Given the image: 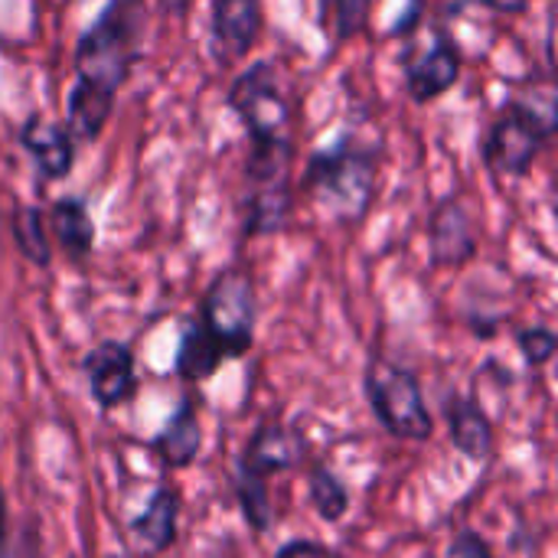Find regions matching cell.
<instances>
[{
  "instance_id": "6da1fadb",
  "label": "cell",
  "mask_w": 558,
  "mask_h": 558,
  "mask_svg": "<svg viewBox=\"0 0 558 558\" xmlns=\"http://www.w3.org/2000/svg\"><path fill=\"white\" fill-rule=\"evenodd\" d=\"M379 180V150L343 137L333 147H320L307 157L298 190L324 206L337 222H360L373 199Z\"/></svg>"
},
{
  "instance_id": "7a4b0ae2",
  "label": "cell",
  "mask_w": 558,
  "mask_h": 558,
  "mask_svg": "<svg viewBox=\"0 0 558 558\" xmlns=\"http://www.w3.org/2000/svg\"><path fill=\"white\" fill-rule=\"evenodd\" d=\"M294 141H248L245 190H242V235L265 239L278 235L294 213Z\"/></svg>"
},
{
  "instance_id": "3957f363",
  "label": "cell",
  "mask_w": 558,
  "mask_h": 558,
  "mask_svg": "<svg viewBox=\"0 0 558 558\" xmlns=\"http://www.w3.org/2000/svg\"><path fill=\"white\" fill-rule=\"evenodd\" d=\"M141 23L144 3L141 0H108V7L95 16V23L75 43V72L78 82L105 88L118 95L128 82L137 49H141Z\"/></svg>"
},
{
  "instance_id": "277c9868",
  "label": "cell",
  "mask_w": 558,
  "mask_h": 558,
  "mask_svg": "<svg viewBox=\"0 0 558 558\" xmlns=\"http://www.w3.org/2000/svg\"><path fill=\"white\" fill-rule=\"evenodd\" d=\"M556 131V98L549 95L543 105L536 98H513L507 108L490 121L481 157L484 167L497 180H520L533 170L536 157L543 154L546 141Z\"/></svg>"
},
{
  "instance_id": "5b68a950",
  "label": "cell",
  "mask_w": 558,
  "mask_h": 558,
  "mask_svg": "<svg viewBox=\"0 0 558 558\" xmlns=\"http://www.w3.org/2000/svg\"><path fill=\"white\" fill-rule=\"evenodd\" d=\"M363 392L376 422L402 441H432L435 418L428 412L422 383L412 369L373 353L363 373Z\"/></svg>"
},
{
  "instance_id": "8992f818",
  "label": "cell",
  "mask_w": 558,
  "mask_h": 558,
  "mask_svg": "<svg viewBox=\"0 0 558 558\" xmlns=\"http://www.w3.org/2000/svg\"><path fill=\"white\" fill-rule=\"evenodd\" d=\"M196 320L219 343L226 360L245 356L255 343V324H258V294L252 275L239 265L222 268L206 288Z\"/></svg>"
},
{
  "instance_id": "52a82bcc",
  "label": "cell",
  "mask_w": 558,
  "mask_h": 558,
  "mask_svg": "<svg viewBox=\"0 0 558 558\" xmlns=\"http://www.w3.org/2000/svg\"><path fill=\"white\" fill-rule=\"evenodd\" d=\"M229 111L245 128L248 141H275L288 137L291 128V105L278 88V69L268 59L252 62L226 95Z\"/></svg>"
},
{
  "instance_id": "ba28073f",
  "label": "cell",
  "mask_w": 558,
  "mask_h": 558,
  "mask_svg": "<svg viewBox=\"0 0 558 558\" xmlns=\"http://www.w3.org/2000/svg\"><path fill=\"white\" fill-rule=\"evenodd\" d=\"M88 396L101 412H114L137 392L134 353L121 340H101L82 356Z\"/></svg>"
},
{
  "instance_id": "9c48e42d",
  "label": "cell",
  "mask_w": 558,
  "mask_h": 558,
  "mask_svg": "<svg viewBox=\"0 0 558 558\" xmlns=\"http://www.w3.org/2000/svg\"><path fill=\"white\" fill-rule=\"evenodd\" d=\"M428 258L435 268H461L477 255V226L468 206L445 196L428 213Z\"/></svg>"
},
{
  "instance_id": "30bf717a",
  "label": "cell",
  "mask_w": 558,
  "mask_h": 558,
  "mask_svg": "<svg viewBox=\"0 0 558 558\" xmlns=\"http://www.w3.org/2000/svg\"><path fill=\"white\" fill-rule=\"evenodd\" d=\"M464 59L458 43H451L448 36H438L418 59H412L405 65V95L415 105H432L435 98L448 95L458 78H461Z\"/></svg>"
},
{
  "instance_id": "8fae6325",
  "label": "cell",
  "mask_w": 558,
  "mask_h": 558,
  "mask_svg": "<svg viewBox=\"0 0 558 558\" xmlns=\"http://www.w3.org/2000/svg\"><path fill=\"white\" fill-rule=\"evenodd\" d=\"M20 147L33 157L43 180H65L75 167V141L65 124L29 114L20 128Z\"/></svg>"
},
{
  "instance_id": "7c38bea8",
  "label": "cell",
  "mask_w": 558,
  "mask_h": 558,
  "mask_svg": "<svg viewBox=\"0 0 558 558\" xmlns=\"http://www.w3.org/2000/svg\"><path fill=\"white\" fill-rule=\"evenodd\" d=\"M209 33L222 59H242L262 36V0H213Z\"/></svg>"
},
{
  "instance_id": "4fadbf2b",
  "label": "cell",
  "mask_w": 558,
  "mask_h": 558,
  "mask_svg": "<svg viewBox=\"0 0 558 558\" xmlns=\"http://www.w3.org/2000/svg\"><path fill=\"white\" fill-rule=\"evenodd\" d=\"M301 454H304V441H301V435L294 428H288L281 422H265L248 438V445H245V451H242L235 468L268 481L275 474H284V471L298 468Z\"/></svg>"
},
{
  "instance_id": "5bb4252c",
  "label": "cell",
  "mask_w": 558,
  "mask_h": 558,
  "mask_svg": "<svg viewBox=\"0 0 558 558\" xmlns=\"http://www.w3.org/2000/svg\"><path fill=\"white\" fill-rule=\"evenodd\" d=\"M180 526V494L173 484H157L144 510L131 520V539L144 556H160L173 546Z\"/></svg>"
},
{
  "instance_id": "9a60e30c",
  "label": "cell",
  "mask_w": 558,
  "mask_h": 558,
  "mask_svg": "<svg viewBox=\"0 0 558 558\" xmlns=\"http://www.w3.org/2000/svg\"><path fill=\"white\" fill-rule=\"evenodd\" d=\"M445 422H448V435L451 445L468 458V461H487L494 454L497 435H494V422L490 415L477 405V399L471 396H448L445 399Z\"/></svg>"
},
{
  "instance_id": "2e32d148",
  "label": "cell",
  "mask_w": 558,
  "mask_h": 558,
  "mask_svg": "<svg viewBox=\"0 0 558 558\" xmlns=\"http://www.w3.org/2000/svg\"><path fill=\"white\" fill-rule=\"evenodd\" d=\"M157 461L167 471H186L203 451V422L193 399H183L154 438Z\"/></svg>"
},
{
  "instance_id": "e0dca14e",
  "label": "cell",
  "mask_w": 558,
  "mask_h": 558,
  "mask_svg": "<svg viewBox=\"0 0 558 558\" xmlns=\"http://www.w3.org/2000/svg\"><path fill=\"white\" fill-rule=\"evenodd\" d=\"M49 239H56V245L62 248V255L69 262H85L95 248V222L88 213V203L82 196H62L52 203L49 213Z\"/></svg>"
},
{
  "instance_id": "ac0fdd59",
  "label": "cell",
  "mask_w": 558,
  "mask_h": 558,
  "mask_svg": "<svg viewBox=\"0 0 558 558\" xmlns=\"http://www.w3.org/2000/svg\"><path fill=\"white\" fill-rule=\"evenodd\" d=\"M114 108V95L88 82H75L65 98V131L75 144H92L101 137Z\"/></svg>"
},
{
  "instance_id": "d6986e66",
  "label": "cell",
  "mask_w": 558,
  "mask_h": 558,
  "mask_svg": "<svg viewBox=\"0 0 558 558\" xmlns=\"http://www.w3.org/2000/svg\"><path fill=\"white\" fill-rule=\"evenodd\" d=\"M229 363L226 353L219 350V343L203 330L199 320H186L180 330V343H177V360L173 369L183 383H206L209 376L219 373V366Z\"/></svg>"
},
{
  "instance_id": "ffe728a7",
  "label": "cell",
  "mask_w": 558,
  "mask_h": 558,
  "mask_svg": "<svg viewBox=\"0 0 558 558\" xmlns=\"http://www.w3.org/2000/svg\"><path fill=\"white\" fill-rule=\"evenodd\" d=\"M10 235L20 248V255L36 265V268H49L52 262V239L46 232V219L39 213V206H29V203H20L13 213H10Z\"/></svg>"
},
{
  "instance_id": "44dd1931",
  "label": "cell",
  "mask_w": 558,
  "mask_h": 558,
  "mask_svg": "<svg viewBox=\"0 0 558 558\" xmlns=\"http://www.w3.org/2000/svg\"><path fill=\"white\" fill-rule=\"evenodd\" d=\"M307 500L324 523H343L350 513V487L327 464H314L307 474Z\"/></svg>"
},
{
  "instance_id": "7402d4cb",
  "label": "cell",
  "mask_w": 558,
  "mask_h": 558,
  "mask_svg": "<svg viewBox=\"0 0 558 558\" xmlns=\"http://www.w3.org/2000/svg\"><path fill=\"white\" fill-rule=\"evenodd\" d=\"M232 494H235V504H239V513L245 520V526L252 533H268L271 523H275V513H271V490H268V481L258 477V474H248L242 468H235V481H232Z\"/></svg>"
},
{
  "instance_id": "603a6c76",
  "label": "cell",
  "mask_w": 558,
  "mask_h": 558,
  "mask_svg": "<svg viewBox=\"0 0 558 558\" xmlns=\"http://www.w3.org/2000/svg\"><path fill=\"white\" fill-rule=\"evenodd\" d=\"M517 350H520V356H523V363H526L530 369H543V366L553 363V356H556V330H549V327H543V324L523 327V330L517 333Z\"/></svg>"
},
{
  "instance_id": "cb8c5ba5",
  "label": "cell",
  "mask_w": 558,
  "mask_h": 558,
  "mask_svg": "<svg viewBox=\"0 0 558 558\" xmlns=\"http://www.w3.org/2000/svg\"><path fill=\"white\" fill-rule=\"evenodd\" d=\"M369 10H373V0H333V29H337V39L360 36L363 26L369 23Z\"/></svg>"
},
{
  "instance_id": "d4e9b609",
  "label": "cell",
  "mask_w": 558,
  "mask_h": 558,
  "mask_svg": "<svg viewBox=\"0 0 558 558\" xmlns=\"http://www.w3.org/2000/svg\"><path fill=\"white\" fill-rule=\"evenodd\" d=\"M445 558H497V553L490 549V543L474 533V530H461L458 536H451Z\"/></svg>"
},
{
  "instance_id": "484cf974",
  "label": "cell",
  "mask_w": 558,
  "mask_h": 558,
  "mask_svg": "<svg viewBox=\"0 0 558 558\" xmlns=\"http://www.w3.org/2000/svg\"><path fill=\"white\" fill-rule=\"evenodd\" d=\"M275 558H343L340 553H333L330 546H320V543H311V539H294V543H284Z\"/></svg>"
},
{
  "instance_id": "4316f807",
  "label": "cell",
  "mask_w": 558,
  "mask_h": 558,
  "mask_svg": "<svg viewBox=\"0 0 558 558\" xmlns=\"http://www.w3.org/2000/svg\"><path fill=\"white\" fill-rule=\"evenodd\" d=\"M474 7H484L490 13H500V16H520L530 10V0H468Z\"/></svg>"
},
{
  "instance_id": "83f0119b",
  "label": "cell",
  "mask_w": 558,
  "mask_h": 558,
  "mask_svg": "<svg viewBox=\"0 0 558 558\" xmlns=\"http://www.w3.org/2000/svg\"><path fill=\"white\" fill-rule=\"evenodd\" d=\"M418 13H422V0H412V10H409V16L405 20H399L389 33L392 36H402V33H412L415 29V23H418Z\"/></svg>"
},
{
  "instance_id": "f1b7e54d",
  "label": "cell",
  "mask_w": 558,
  "mask_h": 558,
  "mask_svg": "<svg viewBox=\"0 0 558 558\" xmlns=\"http://www.w3.org/2000/svg\"><path fill=\"white\" fill-rule=\"evenodd\" d=\"M7 494H3V487H0V553H3V546H7Z\"/></svg>"
},
{
  "instance_id": "f546056e",
  "label": "cell",
  "mask_w": 558,
  "mask_h": 558,
  "mask_svg": "<svg viewBox=\"0 0 558 558\" xmlns=\"http://www.w3.org/2000/svg\"><path fill=\"white\" fill-rule=\"evenodd\" d=\"M160 3H163V10H167V13H183L193 0H160Z\"/></svg>"
},
{
  "instance_id": "4dcf8cb0",
  "label": "cell",
  "mask_w": 558,
  "mask_h": 558,
  "mask_svg": "<svg viewBox=\"0 0 558 558\" xmlns=\"http://www.w3.org/2000/svg\"><path fill=\"white\" fill-rule=\"evenodd\" d=\"M111 558H124V556H111Z\"/></svg>"
}]
</instances>
